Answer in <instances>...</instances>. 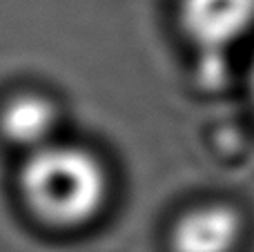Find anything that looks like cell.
I'll return each mask as SVG.
<instances>
[{"label": "cell", "instance_id": "obj_1", "mask_svg": "<svg viewBox=\"0 0 254 252\" xmlns=\"http://www.w3.org/2000/svg\"><path fill=\"white\" fill-rule=\"evenodd\" d=\"M18 194L27 212L52 230H80L110 203L112 177L105 161L87 145L56 141L25 156Z\"/></svg>", "mask_w": 254, "mask_h": 252}, {"label": "cell", "instance_id": "obj_2", "mask_svg": "<svg viewBox=\"0 0 254 252\" xmlns=\"http://www.w3.org/2000/svg\"><path fill=\"white\" fill-rule=\"evenodd\" d=\"M246 217L230 201H201L174 217L167 230L170 252H237Z\"/></svg>", "mask_w": 254, "mask_h": 252}, {"label": "cell", "instance_id": "obj_3", "mask_svg": "<svg viewBox=\"0 0 254 252\" xmlns=\"http://www.w3.org/2000/svg\"><path fill=\"white\" fill-rule=\"evenodd\" d=\"M179 27L203 54H225L254 29V0H179Z\"/></svg>", "mask_w": 254, "mask_h": 252}, {"label": "cell", "instance_id": "obj_4", "mask_svg": "<svg viewBox=\"0 0 254 252\" xmlns=\"http://www.w3.org/2000/svg\"><path fill=\"white\" fill-rule=\"evenodd\" d=\"M61 107L40 89H18L0 103V136L27 154L56 141Z\"/></svg>", "mask_w": 254, "mask_h": 252}, {"label": "cell", "instance_id": "obj_5", "mask_svg": "<svg viewBox=\"0 0 254 252\" xmlns=\"http://www.w3.org/2000/svg\"><path fill=\"white\" fill-rule=\"evenodd\" d=\"M248 92H250L252 105H254V58H252V63H250V69H248Z\"/></svg>", "mask_w": 254, "mask_h": 252}]
</instances>
